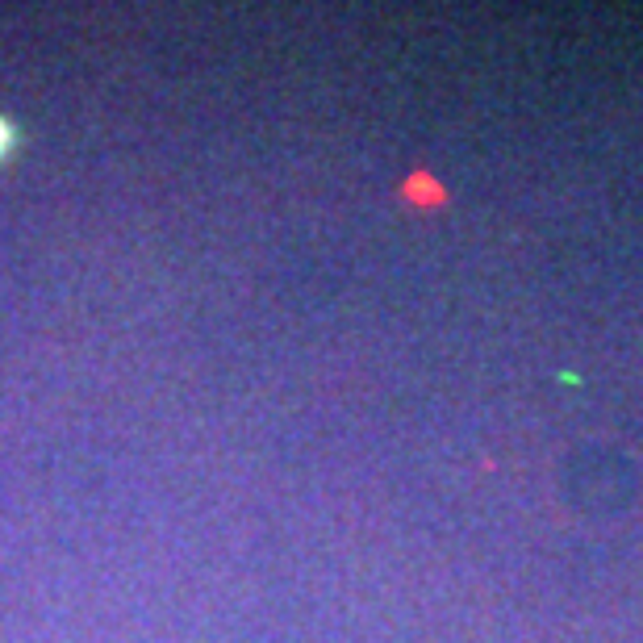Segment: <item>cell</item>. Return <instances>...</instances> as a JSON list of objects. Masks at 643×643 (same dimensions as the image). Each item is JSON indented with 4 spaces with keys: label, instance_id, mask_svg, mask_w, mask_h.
Here are the masks:
<instances>
[{
    "label": "cell",
    "instance_id": "obj_1",
    "mask_svg": "<svg viewBox=\"0 0 643 643\" xmlns=\"http://www.w3.org/2000/svg\"><path fill=\"white\" fill-rule=\"evenodd\" d=\"M9 138H13V130H9V122H0V155L9 151Z\"/></svg>",
    "mask_w": 643,
    "mask_h": 643
}]
</instances>
